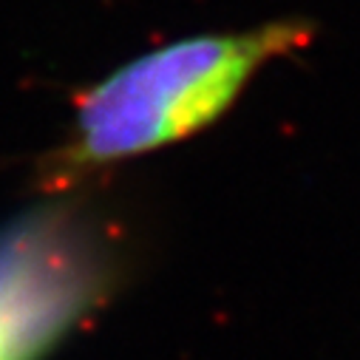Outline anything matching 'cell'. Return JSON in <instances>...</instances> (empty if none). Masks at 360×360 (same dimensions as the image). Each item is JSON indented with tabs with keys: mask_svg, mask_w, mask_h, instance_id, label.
<instances>
[{
	"mask_svg": "<svg viewBox=\"0 0 360 360\" xmlns=\"http://www.w3.org/2000/svg\"><path fill=\"white\" fill-rule=\"evenodd\" d=\"M103 287V261L65 210L0 230V360H37Z\"/></svg>",
	"mask_w": 360,
	"mask_h": 360,
	"instance_id": "2",
	"label": "cell"
},
{
	"mask_svg": "<svg viewBox=\"0 0 360 360\" xmlns=\"http://www.w3.org/2000/svg\"><path fill=\"white\" fill-rule=\"evenodd\" d=\"M312 40L309 20L287 18L238 32L182 37L120 65L77 100L71 136L46 165L49 179L68 188L100 167L210 128L261 68Z\"/></svg>",
	"mask_w": 360,
	"mask_h": 360,
	"instance_id": "1",
	"label": "cell"
}]
</instances>
